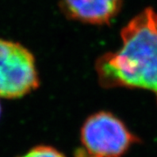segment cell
Returning <instances> with one entry per match:
<instances>
[{
	"mask_svg": "<svg viewBox=\"0 0 157 157\" xmlns=\"http://www.w3.org/2000/svg\"><path fill=\"white\" fill-rule=\"evenodd\" d=\"M39 86L33 52L17 42L0 39V97L21 98Z\"/></svg>",
	"mask_w": 157,
	"mask_h": 157,
	"instance_id": "3",
	"label": "cell"
},
{
	"mask_svg": "<svg viewBox=\"0 0 157 157\" xmlns=\"http://www.w3.org/2000/svg\"><path fill=\"white\" fill-rule=\"evenodd\" d=\"M0 113H1V106H0Z\"/></svg>",
	"mask_w": 157,
	"mask_h": 157,
	"instance_id": "6",
	"label": "cell"
},
{
	"mask_svg": "<svg viewBox=\"0 0 157 157\" xmlns=\"http://www.w3.org/2000/svg\"><path fill=\"white\" fill-rule=\"evenodd\" d=\"M122 0H61L66 16L90 25H108L120 12Z\"/></svg>",
	"mask_w": 157,
	"mask_h": 157,
	"instance_id": "4",
	"label": "cell"
},
{
	"mask_svg": "<svg viewBox=\"0 0 157 157\" xmlns=\"http://www.w3.org/2000/svg\"><path fill=\"white\" fill-rule=\"evenodd\" d=\"M21 157H65V155L52 147L38 146Z\"/></svg>",
	"mask_w": 157,
	"mask_h": 157,
	"instance_id": "5",
	"label": "cell"
},
{
	"mask_svg": "<svg viewBox=\"0 0 157 157\" xmlns=\"http://www.w3.org/2000/svg\"><path fill=\"white\" fill-rule=\"evenodd\" d=\"M122 46L95 63L103 86L148 90L157 98V12L147 8L124 26Z\"/></svg>",
	"mask_w": 157,
	"mask_h": 157,
	"instance_id": "1",
	"label": "cell"
},
{
	"mask_svg": "<svg viewBox=\"0 0 157 157\" xmlns=\"http://www.w3.org/2000/svg\"><path fill=\"white\" fill-rule=\"evenodd\" d=\"M80 139L84 148L77 157H121L137 141L120 119L104 111L87 118Z\"/></svg>",
	"mask_w": 157,
	"mask_h": 157,
	"instance_id": "2",
	"label": "cell"
}]
</instances>
